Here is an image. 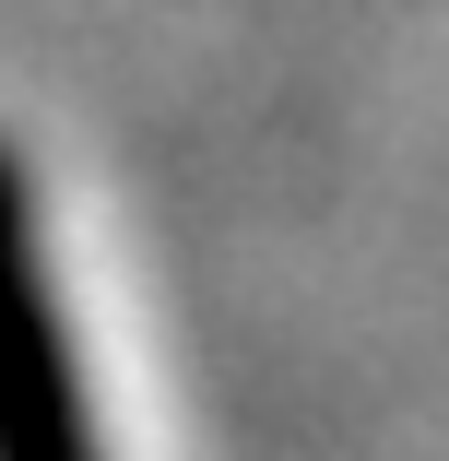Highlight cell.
Returning a JSON list of instances; mask_svg holds the SVG:
<instances>
[{
    "instance_id": "obj_1",
    "label": "cell",
    "mask_w": 449,
    "mask_h": 461,
    "mask_svg": "<svg viewBox=\"0 0 449 461\" xmlns=\"http://www.w3.org/2000/svg\"><path fill=\"white\" fill-rule=\"evenodd\" d=\"M0 461H107L95 414H83V366L59 331L48 237H36V190H24L13 142H0Z\"/></svg>"
}]
</instances>
